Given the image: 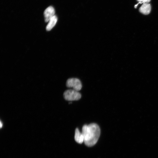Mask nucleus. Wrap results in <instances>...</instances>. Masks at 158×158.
Instances as JSON below:
<instances>
[{"mask_svg": "<svg viewBox=\"0 0 158 158\" xmlns=\"http://www.w3.org/2000/svg\"><path fill=\"white\" fill-rule=\"evenodd\" d=\"M151 6L148 3L143 4L142 5L139 9V11L144 15H148L150 12L151 11Z\"/></svg>", "mask_w": 158, "mask_h": 158, "instance_id": "obj_5", "label": "nucleus"}, {"mask_svg": "<svg viewBox=\"0 0 158 158\" xmlns=\"http://www.w3.org/2000/svg\"><path fill=\"white\" fill-rule=\"evenodd\" d=\"M2 124H1V122H0V127L1 128V127H2Z\"/></svg>", "mask_w": 158, "mask_h": 158, "instance_id": "obj_9", "label": "nucleus"}, {"mask_svg": "<svg viewBox=\"0 0 158 158\" xmlns=\"http://www.w3.org/2000/svg\"><path fill=\"white\" fill-rule=\"evenodd\" d=\"M66 85L68 87H72L74 90L79 91L82 87L80 80L77 78H71L68 79L66 82Z\"/></svg>", "mask_w": 158, "mask_h": 158, "instance_id": "obj_3", "label": "nucleus"}, {"mask_svg": "<svg viewBox=\"0 0 158 158\" xmlns=\"http://www.w3.org/2000/svg\"><path fill=\"white\" fill-rule=\"evenodd\" d=\"M75 141L78 143L81 144L84 142V136L78 128L75 129L74 136Z\"/></svg>", "mask_w": 158, "mask_h": 158, "instance_id": "obj_6", "label": "nucleus"}, {"mask_svg": "<svg viewBox=\"0 0 158 158\" xmlns=\"http://www.w3.org/2000/svg\"><path fill=\"white\" fill-rule=\"evenodd\" d=\"M55 11L54 8L52 6L47 7L44 11V16L45 22H47L55 15Z\"/></svg>", "mask_w": 158, "mask_h": 158, "instance_id": "obj_4", "label": "nucleus"}, {"mask_svg": "<svg viewBox=\"0 0 158 158\" xmlns=\"http://www.w3.org/2000/svg\"><path fill=\"white\" fill-rule=\"evenodd\" d=\"M63 95L66 100L69 101L77 100L81 97V95L78 91L73 89L66 90Z\"/></svg>", "mask_w": 158, "mask_h": 158, "instance_id": "obj_2", "label": "nucleus"}, {"mask_svg": "<svg viewBox=\"0 0 158 158\" xmlns=\"http://www.w3.org/2000/svg\"><path fill=\"white\" fill-rule=\"evenodd\" d=\"M137 1L139 2V3L138 4L135 5V7L136 8L138 5L139 4H141L142 3L144 4L145 3H148L151 0H137Z\"/></svg>", "mask_w": 158, "mask_h": 158, "instance_id": "obj_8", "label": "nucleus"}, {"mask_svg": "<svg viewBox=\"0 0 158 158\" xmlns=\"http://www.w3.org/2000/svg\"><path fill=\"white\" fill-rule=\"evenodd\" d=\"M57 16L54 15L49 20L46 27V29L47 31L50 30L54 27L57 22Z\"/></svg>", "mask_w": 158, "mask_h": 158, "instance_id": "obj_7", "label": "nucleus"}, {"mask_svg": "<svg viewBox=\"0 0 158 158\" xmlns=\"http://www.w3.org/2000/svg\"><path fill=\"white\" fill-rule=\"evenodd\" d=\"M82 133L85 145L91 147L97 142L100 136V130L98 125L93 123L84 125L82 127Z\"/></svg>", "mask_w": 158, "mask_h": 158, "instance_id": "obj_1", "label": "nucleus"}]
</instances>
